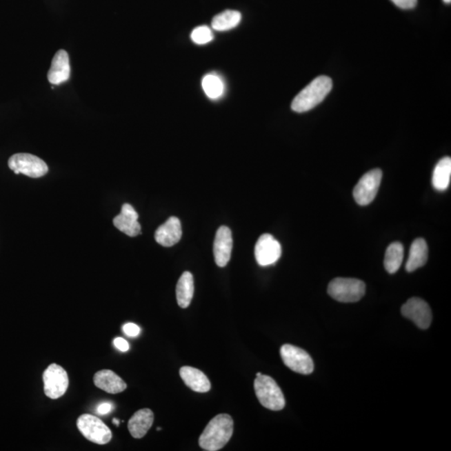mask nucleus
I'll return each instance as SVG.
<instances>
[{
    "label": "nucleus",
    "mask_w": 451,
    "mask_h": 451,
    "mask_svg": "<svg viewBox=\"0 0 451 451\" xmlns=\"http://www.w3.org/2000/svg\"><path fill=\"white\" fill-rule=\"evenodd\" d=\"M233 434V421L228 414H217L201 434L199 445L208 451H217L228 444Z\"/></svg>",
    "instance_id": "1"
},
{
    "label": "nucleus",
    "mask_w": 451,
    "mask_h": 451,
    "mask_svg": "<svg viewBox=\"0 0 451 451\" xmlns=\"http://www.w3.org/2000/svg\"><path fill=\"white\" fill-rule=\"evenodd\" d=\"M332 88L333 81L326 75L314 79L292 101V110L298 113L308 112L320 104L330 94Z\"/></svg>",
    "instance_id": "2"
},
{
    "label": "nucleus",
    "mask_w": 451,
    "mask_h": 451,
    "mask_svg": "<svg viewBox=\"0 0 451 451\" xmlns=\"http://www.w3.org/2000/svg\"><path fill=\"white\" fill-rule=\"evenodd\" d=\"M254 390L261 405L268 410L279 411L285 406V399L278 383L270 376L257 374Z\"/></svg>",
    "instance_id": "3"
},
{
    "label": "nucleus",
    "mask_w": 451,
    "mask_h": 451,
    "mask_svg": "<svg viewBox=\"0 0 451 451\" xmlns=\"http://www.w3.org/2000/svg\"><path fill=\"white\" fill-rule=\"evenodd\" d=\"M328 292L339 302L355 303L365 295V284L356 279L337 278L331 281Z\"/></svg>",
    "instance_id": "4"
},
{
    "label": "nucleus",
    "mask_w": 451,
    "mask_h": 451,
    "mask_svg": "<svg viewBox=\"0 0 451 451\" xmlns=\"http://www.w3.org/2000/svg\"><path fill=\"white\" fill-rule=\"evenodd\" d=\"M77 428L87 440L97 445H106L112 441V432L109 427L94 415L84 414L77 419Z\"/></svg>",
    "instance_id": "5"
},
{
    "label": "nucleus",
    "mask_w": 451,
    "mask_h": 451,
    "mask_svg": "<svg viewBox=\"0 0 451 451\" xmlns=\"http://www.w3.org/2000/svg\"><path fill=\"white\" fill-rule=\"evenodd\" d=\"M8 165L15 174H23L31 178L42 177L49 171L45 161L29 153L14 154L10 158Z\"/></svg>",
    "instance_id": "6"
},
{
    "label": "nucleus",
    "mask_w": 451,
    "mask_h": 451,
    "mask_svg": "<svg viewBox=\"0 0 451 451\" xmlns=\"http://www.w3.org/2000/svg\"><path fill=\"white\" fill-rule=\"evenodd\" d=\"M43 390L47 397L57 399L64 395L68 390V374L57 363L50 365L43 373Z\"/></svg>",
    "instance_id": "7"
},
{
    "label": "nucleus",
    "mask_w": 451,
    "mask_h": 451,
    "mask_svg": "<svg viewBox=\"0 0 451 451\" xmlns=\"http://www.w3.org/2000/svg\"><path fill=\"white\" fill-rule=\"evenodd\" d=\"M383 173L381 169H374L365 174L354 189V197L360 206L372 203L377 195Z\"/></svg>",
    "instance_id": "8"
},
{
    "label": "nucleus",
    "mask_w": 451,
    "mask_h": 451,
    "mask_svg": "<svg viewBox=\"0 0 451 451\" xmlns=\"http://www.w3.org/2000/svg\"><path fill=\"white\" fill-rule=\"evenodd\" d=\"M284 365L301 374H310L314 370V361L305 350L300 348L284 344L280 350Z\"/></svg>",
    "instance_id": "9"
},
{
    "label": "nucleus",
    "mask_w": 451,
    "mask_h": 451,
    "mask_svg": "<svg viewBox=\"0 0 451 451\" xmlns=\"http://www.w3.org/2000/svg\"><path fill=\"white\" fill-rule=\"evenodd\" d=\"M282 255V247L270 234L261 236L255 246L257 262L262 267L270 266L278 262Z\"/></svg>",
    "instance_id": "10"
},
{
    "label": "nucleus",
    "mask_w": 451,
    "mask_h": 451,
    "mask_svg": "<svg viewBox=\"0 0 451 451\" xmlns=\"http://www.w3.org/2000/svg\"><path fill=\"white\" fill-rule=\"evenodd\" d=\"M403 316L412 320L421 330H426L432 322V312L425 301L412 298L407 301L401 308Z\"/></svg>",
    "instance_id": "11"
},
{
    "label": "nucleus",
    "mask_w": 451,
    "mask_h": 451,
    "mask_svg": "<svg viewBox=\"0 0 451 451\" xmlns=\"http://www.w3.org/2000/svg\"><path fill=\"white\" fill-rule=\"evenodd\" d=\"M232 237L230 229L226 226L221 227L217 232L213 253L217 266H227L231 259L232 250Z\"/></svg>",
    "instance_id": "12"
},
{
    "label": "nucleus",
    "mask_w": 451,
    "mask_h": 451,
    "mask_svg": "<svg viewBox=\"0 0 451 451\" xmlns=\"http://www.w3.org/2000/svg\"><path fill=\"white\" fill-rule=\"evenodd\" d=\"M139 215L132 205L126 203L122 206L120 214L114 217L113 224L118 230L129 237H137L141 231V224L138 221Z\"/></svg>",
    "instance_id": "13"
},
{
    "label": "nucleus",
    "mask_w": 451,
    "mask_h": 451,
    "mask_svg": "<svg viewBox=\"0 0 451 451\" xmlns=\"http://www.w3.org/2000/svg\"><path fill=\"white\" fill-rule=\"evenodd\" d=\"M183 236V229L179 219L176 217H170L165 223L160 226L155 232L157 243L163 247H172Z\"/></svg>",
    "instance_id": "14"
},
{
    "label": "nucleus",
    "mask_w": 451,
    "mask_h": 451,
    "mask_svg": "<svg viewBox=\"0 0 451 451\" xmlns=\"http://www.w3.org/2000/svg\"><path fill=\"white\" fill-rule=\"evenodd\" d=\"M70 75L69 54L64 50H59L53 58L48 72L50 84L59 85L68 81Z\"/></svg>",
    "instance_id": "15"
},
{
    "label": "nucleus",
    "mask_w": 451,
    "mask_h": 451,
    "mask_svg": "<svg viewBox=\"0 0 451 451\" xmlns=\"http://www.w3.org/2000/svg\"><path fill=\"white\" fill-rule=\"evenodd\" d=\"M94 383L99 389L112 394L123 392L128 388L123 379L110 370L97 372L94 375Z\"/></svg>",
    "instance_id": "16"
},
{
    "label": "nucleus",
    "mask_w": 451,
    "mask_h": 451,
    "mask_svg": "<svg viewBox=\"0 0 451 451\" xmlns=\"http://www.w3.org/2000/svg\"><path fill=\"white\" fill-rule=\"evenodd\" d=\"M181 378L190 389L197 393H207L211 390V383L207 376L196 368L184 366L180 370Z\"/></svg>",
    "instance_id": "17"
},
{
    "label": "nucleus",
    "mask_w": 451,
    "mask_h": 451,
    "mask_svg": "<svg viewBox=\"0 0 451 451\" xmlns=\"http://www.w3.org/2000/svg\"><path fill=\"white\" fill-rule=\"evenodd\" d=\"M154 421V414L150 409H141L133 414L128 422V430L136 439L144 437Z\"/></svg>",
    "instance_id": "18"
},
{
    "label": "nucleus",
    "mask_w": 451,
    "mask_h": 451,
    "mask_svg": "<svg viewBox=\"0 0 451 451\" xmlns=\"http://www.w3.org/2000/svg\"><path fill=\"white\" fill-rule=\"evenodd\" d=\"M428 260V246L424 239H415L410 249L408 261L406 263V270L409 272L417 270L424 266Z\"/></svg>",
    "instance_id": "19"
},
{
    "label": "nucleus",
    "mask_w": 451,
    "mask_h": 451,
    "mask_svg": "<svg viewBox=\"0 0 451 451\" xmlns=\"http://www.w3.org/2000/svg\"><path fill=\"white\" fill-rule=\"evenodd\" d=\"M451 177V159L449 157L442 158L435 166L432 184L435 190L444 192L449 188Z\"/></svg>",
    "instance_id": "20"
},
{
    "label": "nucleus",
    "mask_w": 451,
    "mask_h": 451,
    "mask_svg": "<svg viewBox=\"0 0 451 451\" xmlns=\"http://www.w3.org/2000/svg\"><path fill=\"white\" fill-rule=\"evenodd\" d=\"M194 294V281L191 272H185L181 276L177 285V300L178 305L187 308L191 303Z\"/></svg>",
    "instance_id": "21"
},
{
    "label": "nucleus",
    "mask_w": 451,
    "mask_h": 451,
    "mask_svg": "<svg viewBox=\"0 0 451 451\" xmlns=\"http://www.w3.org/2000/svg\"><path fill=\"white\" fill-rule=\"evenodd\" d=\"M241 19H242V14L240 12L226 10L213 18L212 27L213 30L217 31H227L239 26Z\"/></svg>",
    "instance_id": "22"
},
{
    "label": "nucleus",
    "mask_w": 451,
    "mask_h": 451,
    "mask_svg": "<svg viewBox=\"0 0 451 451\" xmlns=\"http://www.w3.org/2000/svg\"><path fill=\"white\" fill-rule=\"evenodd\" d=\"M403 259V247L395 242L388 247L385 257V268L389 274H393L401 268Z\"/></svg>",
    "instance_id": "23"
},
{
    "label": "nucleus",
    "mask_w": 451,
    "mask_h": 451,
    "mask_svg": "<svg viewBox=\"0 0 451 451\" xmlns=\"http://www.w3.org/2000/svg\"><path fill=\"white\" fill-rule=\"evenodd\" d=\"M201 85L205 94L212 100H217L224 93V83L221 78L215 74L206 75Z\"/></svg>",
    "instance_id": "24"
},
{
    "label": "nucleus",
    "mask_w": 451,
    "mask_h": 451,
    "mask_svg": "<svg viewBox=\"0 0 451 451\" xmlns=\"http://www.w3.org/2000/svg\"><path fill=\"white\" fill-rule=\"evenodd\" d=\"M191 38L197 45H205L212 41L213 34L209 27L203 26L192 30Z\"/></svg>",
    "instance_id": "25"
},
{
    "label": "nucleus",
    "mask_w": 451,
    "mask_h": 451,
    "mask_svg": "<svg viewBox=\"0 0 451 451\" xmlns=\"http://www.w3.org/2000/svg\"><path fill=\"white\" fill-rule=\"evenodd\" d=\"M391 1L403 10L413 9L417 5V0H391Z\"/></svg>",
    "instance_id": "26"
},
{
    "label": "nucleus",
    "mask_w": 451,
    "mask_h": 451,
    "mask_svg": "<svg viewBox=\"0 0 451 451\" xmlns=\"http://www.w3.org/2000/svg\"><path fill=\"white\" fill-rule=\"evenodd\" d=\"M124 333L130 336V337H136L138 334H140V328L137 326V324L132 323H128L125 324L123 327Z\"/></svg>",
    "instance_id": "27"
},
{
    "label": "nucleus",
    "mask_w": 451,
    "mask_h": 451,
    "mask_svg": "<svg viewBox=\"0 0 451 451\" xmlns=\"http://www.w3.org/2000/svg\"><path fill=\"white\" fill-rule=\"evenodd\" d=\"M114 346L121 352L128 351L130 349L129 343L126 339L122 338H117L114 339Z\"/></svg>",
    "instance_id": "28"
},
{
    "label": "nucleus",
    "mask_w": 451,
    "mask_h": 451,
    "mask_svg": "<svg viewBox=\"0 0 451 451\" xmlns=\"http://www.w3.org/2000/svg\"><path fill=\"white\" fill-rule=\"evenodd\" d=\"M112 410V405L110 403H102L97 407V412L100 414H108Z\"/></svg>",
    "instance_id": "29"
},
{
    "label": "nucleus",
    "mask_w": 451,
    "mask_h": 451,
    "mask_svg": "<svg viewBox=\"0 0 451 451\" xmlns=\"http://www.w3.org/2000/svg\"><path fill=\"white\" fill-rule=\"evenodd\" d=\"M113 423H114V425H116L117 426H119V425H120V421H119L118 419H113Z\"/></svg>",
    "instance_id": "30"
},
{
    "label": "nucleus",
    "mask_w": 451,
    "mask_h": 451,
    "mask_svg": "<svg viewBox=\"0 0 451 451\" xmlns=\"http://www.w3.org/2000/svg\"><path fill=\"white\" fill-rule=\"evenodd\" d=\"M446 3H450L451 2V0H443Z\"/></svg>",
    "instance_id": "31"
}]
</instances>
